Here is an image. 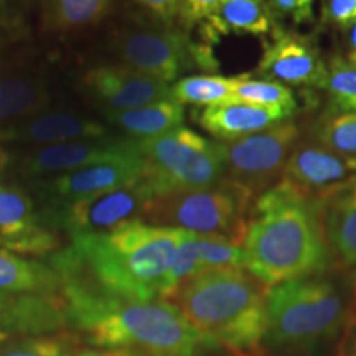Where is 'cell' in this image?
I'll list each match as a JSON object with an SVG mask.
<instances>
[{"label": "cell", "mask_w": 356, "mask_h": 356, "mask_svg": "<svg viewBox=\"0 0 356 356\" xmlns=\"http://www.w3.org/2000/svg\"><path fill=\"white\" fill-rule=\"evenodd\" d=\"M338 356H356V310L351 315L340 340V355Z\"/></svg>", "instance_id": "cell-36"}, {"label": "cell", "mask_w": 356, "mask_h": 356, "mask_svg": "<svg viewBox=\"0 0 356 356\" xmlns=\"http://www.w3.org/2000/svg\"><path fill=\"white\" fill-rule=\"evenodd\" d=\"M83 84L92 99L102 106V113L173 99L170 84L147 76L122 63L101 65L88 70L83 76Z\"/></svg>", "instance_id": "cell-16"}, {"label": "cell", "mask_w": 356, "mask_h": 356, "mask_svg": "<svg viewBox=\"0 0 356 356\" xmlns=\"http://www.w3.org/2000/svg\"><path fill=\"white\" fill-rule=\"evenodd\" d=\"M113 48L122 65L170 84L191 70H213L211 47L195 43L181 26H127L114 37Z\"/></svg>", "instance_id": "cell-8"}, {"label": "cell", "mask_w": 356, "mask_h": 356, "mask_svg": "<svg viewBox=\"0 0 356 356\" xmlns=\"http://www.w3.org/2000/svg\"><path fill=\"white\" fill-rule=\"evenodd\" d=\"M302 137L292 119L241 139L220 142L225 180L257 198L282 180L289 159Z\"/></svg>", "instance_id": "cell-9"}, {"label": "cell", "mask_w": 356, "mask_h": 356, "mask_svg": "<svg viewBox=\"0 0 356 356\" xmlns=\"http://www.w3.org/2000/svg\"><path fill=\"white\" fill-rule=\"evenodd\" d=\"M104 124L74 109L48 108L12 126L0 129V144L43 147L109 136Z\"/></svg>", "instance_id": "cell-18"}, {"label": "cell", "mask_w": 356, "mask_h": 356, "mask_svg": "<svg viewBox=\"0 0 356 356\" xmlns=\"http://www.w3.org/2000/svg\"><path fill=\"white\" fill-rule=\"evenodd\" d=\"M307 136L338 154L356 157V113L327 109L315 119Z\"/></svg>", "instance_id": "cell-27"}, {"label": "cell", "mask_w": 356, "mask_h": 356, "mask_svg": "<svg viewBox=\"0 0 356 356\" xmlns=\"http://www.w3.org/2000/svg\"><path fill=\"white\" fill-rule=\"evenodd\" d=\"M293 113L286 109L231 101L202 109L197 115V122L216 140L228 142L277 126L289 121Z\"/></svg>", "instance_id": "cell-21"}, {"label": "cell", "mask_w": 356, "mask_h": 356, "mask_svg": "<svg viewBox=\"0 0 356 356\" xmlns=\"http://www.w3.org/2000/svg\"><path fill=\"white\" fill-rule=\"evenodd\" d=\"M340 32L343 33L345 48H346V55L343 58L348 61V63L356 66V20L348 26H345L343 30H340Z\"/></svg>", "instance_id": "cell-37"}, {"label": "cell", "mask_w": 356, "mask_h": 356, "mask_svg": "<svg viewBox=\"0 0 356 356\" xmlns=\"http://www.w3.org/2000/svg\"><path fill=\"white\" fill-rule=\"evenodd\" d=\"M356 310V269H330L286 280L266 292V356H318L341 340Z\"/></svg>", "instance_id": "cell-4"}, {"label": "cell", "mask_w": 356, "mask_h": 356, "mask_svg": "<svg viewBox=\"0 0 356 356\" xmlns=\"http://www.w3.org/2000/svg\"><path fill=\"white\" fill-rule=\"evenodd\" d=\"M162 25H175L180 19L181 0H131Z\"/></svg>", "instance_id": "cell-35"}, {"label": "cell", "mask_w": 356, "mask_h": 356, "mask_svg": "<svg viewBox=\"0 0 356 356\" xmlns=\"http://www.w3.org/2000/svg\"><path fill=\"white\" fill-rule=\"evenodd\" d=\"M63 279L51 264L0 248V291L10 293H56Z\"/></svg>", "instance_id": "cell-24"}, {"label": "cell", "mask_w": 356, "mask_h": 356, "mask_svg": "<svg viewBox=\"0 0 356 356\" xmlns=\"http://www.w3.org/2000/svg\"><path fill=\"white\" fill-rule=\"evenodd\" d=\"M266 3L275 20H289L297 26L315 20V0H266Z\"/></svg>", "instance_id": "cell-32"}, {"label": "cell", "mask_w": 356, "mask_h": 356, "mask_svg": "<svg viewBox=\"0 0 356 356\" xmlns=\"http://www.w3.org/2000/svg\"><path fill=\"white\" fill-rule=\"evenodd\" d=\"M144 170L142 181L152 195L197 190L220 184L225 177L220 144L188 127L137 140Z\"/></svg>", "instance_id": "cell-7"}, {"label": "cell", "mask_w": 356, "mask_h": 356, "mask_svg": "<svg viewBox=\"0 0 356 356\" xmlns=\"http://www.w3.org/2000/svg\"><path fill=\"white\" fill-rule=\"evenodd\" d=\"M139 150L136 139L109 136L97 139L71 140L63 144L25 147L13 152V178L33 181L60 175L96 163L126 157Z\"/></svg>", "instance_id": "cell-11"}, {"label": "cell", "mask_w": 356, "mask_h": 356, "mask_svg": "<svg viewBox=\"0 0 356 356\" xmlns=\"http://www.w3.org/2000/svg\"><path fill=\"white\" fill-rule=\"evenodd\" d=\"M76 356H139L129 353L126 350H111V348H101V350H86L78 353Z\"/></svg>", "instance_id": "cell-39"}, {"label": "cell", "mask_w": 356, "mask_h": 356, "mask_svg": "<svg viewBox=\"0 0 356 356\" xmlns=\"http://www.w3.org/2000/svg\"><path fill=\"white\" fill-rule=\"evenodd\" d=\"M68 325L97 348L139 356H200L215 345L165 299L137 300L61 275Z\"/></svg>", "instance_id": "cell-2"}, {"label": "cell", "mask_w": 356, "mask_h": 356, "mask_svg": "<svg viewBox=\"0 0 356 356\" xmlns=\"http://www.w3.org/2000/svg\"><path fill=\"white\" fill-rule=\"evenodd\" d=\"M318 202L323 234L333 259L356 269V177L325 193Z\"/></svg>", "instance_id": "cell-20"}, {"label": "cell", "mask_w": 356, "mask_h": 356, "mask_svg": "<svg viewBox=\"0 0 356 356\" xmlns=\"http://www.w3.org/2000/svg\"><path fill=\"white\" fill-rule=\"evenodd\" d=\"M241 248L244 269L266 289L337 264L323 234L320 202L286 180L256 198Z\"/></svg>", "instance_id": "cell-3"}, {"label": "cell", "mask_w": 356, "mask_h": 356, "mask_svg": "<svg viewBox=\"0 0 356 356\" xmlns=\"http://www.w3.org/2000/svg\"><path fill=\"white\" fill-rule=\"evenodd\" d=\"M102 114L109 124L122 132V136L136 140L163 136L178 127H184L185 121L184 104L175 99L152 102L126 111H104Z\"/></svg>", "instance_id": "cell-23"}, {"label": "cell", "mask_w": 356, "mask_h": 356, "mask_svg": "<svg viewBox=\"0 0 356 356\" xmlns=\"http://www.w3.org/2000/svg\"><path fill=\"white\" fill-rule=\"evenodd\" d=\"M234 86L236 76L195 74L173 83L172 97L184 106L191 104L204 109L234 101Z\"/></svg>", "instance_id": "cell-26"}, {"label": "cell", "mask_w": 356, "mask_h": 356, "mask_svg": "<svg viewBox=\"0 0 356 356\" xmlns=\"http://www.w3.org/2000/svg\"><path fill=\"white\" fill-rule=\"evenodd\" d=\"M256 198L222 180L197 190L155 195L145 203L140 220L197 234L225 236L243 244Z\"/></svg>", "instance_id": "cell-6"}, {"label": "cell", "mask_w": 356, "mask_h": 356, "mask_svg": "<svg viewBox=\"0 0 356 356\" xmlns=\"http://www.w3.org/2000/svg\"><path fill=\"white\" fill-rule=\"evenodd\" d=\"M144 160L140 150L126 157L96 163L60 175L26 181L33 200H38L43 208L55 207L108 191L124 188L140 180Z\"/></svg>", "instance_id": "cell-12"}, {"label": "cell", "mask_w": 356, "mask_h": 356, "mask_svg": "<svg viewBox=\"0 0 356 356\" xmlns=\"http://www.w3.org/2000/svg\"><path fill=\"white\" fill-rule=\"evenodd\" d=\"M198 26L204 44L211 47L228 35H251L267 40L277 30L279 24L266 0H222Z\"/></svg>", "instance_id": "cell-22"}, {"label": "cell", "mask_w": 356, "mask_h": 356, "mask_svg": "<svg viewBox=\"0 0 356 356\" xmlns=\"http://www.w3.org/2000/svg\"><path fill=\"white\" fill-rule=\"evenodd\" d=\"M186 231L142 220L124 222L109 233L73 236L51 256L60 275L76 277L126 299H165L168 274Z\"/></svg>", "instance_id": "cell-1"}, {"label": "cell", "mask_w": 356, "mask_h": 356, "mask_svg": "<svg viewBox=\"0 0 356 356\" xmlns=\"http://www.w3.org/2000/svg\"><path fill=\"white\" fill-rule=\"evenodd\" d=\"M0 248H2V244H0Z\"/></svg>", "instance_id": "cell-41"}, {"label": "cell", "mask_w": 356, "mask_h": 356, "mask_svg": "<svg viewBox=\"0 0 356 356\" xmlns=\"http://www.w3.org/2000/svg\"><path fill=\"white\" fill-rule=\"evenodd\" d=\"M152 191L142 181L108 193L95 195L74 202L43 208L40 213L47 226H56L73 236L104 234L124 222L140 220L145 203L152 198Z\"/></svg>", "instance_id": "cell-10"}, {"label": "cell", "mask_w": 356, "mask_h": 356, "mask_svg": "<svg viewBox=\"0 0 356 356\" xmlns=\"http://www.w3.org/2000/svg\"><path fill=\"white\" fill-rule=\"evenodd\" d=\"M13 178V152L0 144V184H7Z\"/></svg>", "instance_id": "cell-38"}, {"label": "cell", "mask_w": 356, "mask_h": 356, "mask_svg": "<svg viewBox=\"0 0 356 356\" xmlns=\"http://www.w3.org/2000/svg\"><path fill=\"white\" fill-rule=\"evenodd\" d=\"M221 2L222 0H181L178 24L181 29H191L203 24Z\"/></svg>", "instance_id": "cell-34"}, {"label": "cell", "mask_w": 356, "mask_h": 356, "mask_svg": "<svg viewBox=\"0 0 356 356\" xmlns=\"http://www.w3.org/2000/svg\"><path fill=\"white\" fill-rule=\"evenodd\" d=\"M322 89L327 92L328 109L356 113V66L341 55L330 58Z\"/></svg>", "instance_id": "cell-30"}, {"label": "cell", "mask_w": 356, "mask_h": 356, "mask_svg": "<svg viewBox=\"0 0 356 356\" xmlns=\"http://www.w3.org/2000/svg\"><path fill=\"white\" fill-rule=\"evenodd\" d=\"M234 101L264 108L297 111V101L292 89L273 79H256L249 74H238L234 86Z\"/></svg>", "instance_id": "cell-28"}, {"label": "cell", "mask_w": 356, "mask_h": 356, "mask_svg": "<svg viewBox=\"0 0 356 356\" xmlns=\"http://www.w3.org/2000/svg\"><path fill=\"white\" fill-rule=\"evenodd\" d=\"M51 106L47 74L26 53L0 55V129Z\"/></svg>", "instance_id": "cell-15"}, {"label": "cell", "mask_w": 356, "mask_h": 356, "mask_svg": "<svg viewBox=\"0 0 356 356\" xmlns=\"http://www.w3.org/2000/svg\"><path fill=\"white\" fill-rule=\"evenodd\" d=\"M68 325L66 302L56 293H10L0 291V343L13 338L50 335Z\"/></svg>", "instance_id": "cell-19"}, {"label": "cell", "mask_w": 356, "mask_h": 356, "mask_svg": "<svg viewBox=\"0 0 356 356\" xmlns=\"http://www.w3.org/2000/svg\"><path fill=\"white\" fill-rule=\"evenodd\" d=\"M197 246L202 273L213 269H228V267H243L244 269L241 244L231 241L225 236L197 234Z\"/></svg>", "instance_id": "cell-31"}, {"label": "cell", "mask_w": 356, "mask_h": 356, "mask_svg": "<svg viewBox=\"0 0 356 356\" xmlns=\"http://www.w3.org/2000/svg\"><path fill=\"white\" fill-rule=\"evenodd\" d=\"M12 25L10 0H0V29Z\"/></svg>", "instance_id": "cell-40"}, {"label": "cell", "mask_w": 356, "mask_h": 356, "mask_svg": "<svg viewBox=\"0 0 356 356\" xmlns=\"http://www.w3.org/2000/svg\"><path fill=\"white\" fill-rule=\"evenodd\" d=\"M79 338L71 332L13 338L0 343V356H76Z\"/></svg>", "instance_id": "cell-29"}, {"label": "cell", "mask_w": 356, "mask_h": 356, "mask_svg": "<svg viewBox=\"0 0 356 356\" xmlns=\"http://www.w3.org/2000/svg\"><path fill=\"white\" fill-rule=\"evenodd\" d=\"M355 177L356 157L327 149L309 136L304 137L302 132L300 140L289 159L282 180L318 200Z\"/></svg>", "instance_id": "cell-17"}, {"label": "cell", "mask_w": 356, "mask_h": 356, "mask_svg": "<svg viewBox=\"0 0 356 356\" xmlns=\"http://www.w3.org/2000/svg\"><path fill=\"white\" fill-rule=\"evenodd\" d=\"M264 79L286 86L322 89L327 79V63L320 53L317 38L282 25L262 42V55L256 68Z\"/></svg>", "instance_id": "cell-13"}, {"label": "cell", "mask_w": 356, "mask_h": 356, "mask_svg": "<svg viewBox=\"0 0 356 356\" xmlns=\"http://www.w3.org/2000/svg\"><path fill=\"white\" fill-rule=\"evenodd\" d=\"M0 244L20 256H47L60 248L32 193L15 180L0 184Z\"/></svg>", "instance_id": "cell-14"}, {"label": "cell", "mask_w": 356, "mask_h": 356, "mask_svg": "<svg viewBox=\"0 0 356 356\" xmlns=\"http://www.w3.org/2000/svg\"><path fill=\"white\" fill-rule=\"evenodd\" d=\"M267 289L243 267L213 269L184 280L167 299L216 346L233 356H266Z\"/></svg>", "instance_id": "cell-5"}, {"label": "cell", "mask_w": 356, "mask_h": 356, "mask_svg": "<svg viewBox=\"0 0 356 356\" xmlns=\"http://www.w3.org/2000/svg\"><path fill=\"white\" fill-rule=\"evenodd\" d=\"M356 20V0H322V24L343 30Z\"/></svg>", "instance_id": "cell-33"}, {"label": "cell", "mask_w": 356, "mask_h": 356, "mask_svg": "<svg viewBox=\"0 0 356 356\" xmlns=\"http://www.w3.org/2000/svg\"><path fill=\"white\" fill-rule=\"evenodd\" d=\"M42 7L48 30L70 33L101 24L113 10V0H42Z\"/></svg>", "instance_id": "cell-25"}]
</instances>
